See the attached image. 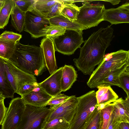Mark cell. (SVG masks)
I'll list each match as a JSON object with an SVG mask.
<instances>
[{
    "instance_id": "2",
    "label": "cell",
    "mask_w": 129,
    "mask_h": 129,
    "mask_svg": "<svg viewBox=\"0 0 129 129\" xmlns=\"http://www.w3.org/2000/svg\"><path fill=\"white\" fill-rule=\"evenodd\" d=\"M9 60L20 69L37 76L46 70L42 49L35 45H25L18 42Z\"/></svg>"
},
{
    "instance_id": "14",
    "label": "cell",
    "mask_w": 129,
    "mask_h": 129,
    "mask_svg": "<svg viewBox=\"0 0 129 129\" xmlns=\"http://www.w3.org/2000/svg\"><path fill=\"white\" fill-rule=\"evenodd\" d=\"M104 21L110 22L111 24L129 22V10L124 9L121 6L117 8L104 10Z\"/></svg>"
},
{
    "instance_id": "4",
    "label": "cell",
    "mask_w": 129,
    "mask_h": 129,
    "mask_svg": "<svg viewBox=\"0 0 129 129\" xmlns=\"http://www.w3.org/2000/svg\"><path fill=\"white\" fill-rule=\"evenodd\" d=\"M78 103L74 117L70 123L69 129H82L87 118L97 107L94 90L78 97Z\"/></svg>"
},
{
    "instance_id": "44",
    "label": "cell",
    "mask_w": 129,
    "mask_h": 129,
    "mask_svg": "<svg viewBox=\"0 0 129 129\" xmlns=\"http://www.w3.org/2000/svg\"><path fill=\"white\" fill-rule=\"evenodd\" d=\"M1 0H0V1H1Z\"/></svg>"
},
{
    "instance_id": "43",
    "label": "cell",
    "mask_w": 129,
    "mask_h": 129,
    "mask_svg": "<svg viewBox=\"0 0 129 129\" xmlns=\"http://www.w3.org/2000/svg\"><path fill=\"white\" fill-rule=\"evenodd\" d=\"M5 0H1L0 1V11L4 4Z\"/></svg>"
},
{
    "instance_id": "30",
    "label": "cell",
    "mask_w": 129,
    "mask_h": 129,
    "mask_svg": "<svg viewBox=\"0 0 129 129\" xmlns=\"http://www.w3.org/2000/svg\"><path fill=\"white\" fill-rule=\"evenodd\" d=\"M66 29L50 24L42 29V33L44 36L54 38L63 35Z\"/></svg>"
},
{
    "instance_id": "21",
    "label": "cell",
    "mask_w": 129,
    "mask_h": 129,
    "mask_svg": "<svg viewBox=\"0 0 129 129\" xmlns=\"http://www.w3.org/2000/svg\"><path fill=\"white\" fill-rule=\"evenodd\" d=\"M128 66L129 62L121 67L112 70L104 78L101 85H115L120 87L119 81V76Z\"/></svg>"
},
{
    "instance_id": "31",
    "label": "cell",
    "mask_w": 129,
    "mask_h": 129,
    "mask_svg": "<svg viewBox=\"0 0 129 129\" xmlns=\"http://www.w3.org/2000/svg\"><path fill=\"white\" fill-rule=\"evenodd\" d=\"M70 96L61 93L52 96L45 105V107L50 106V108H53L55 110L68 99Z\"/></svg>"
},
{
    "instance_id": "34",
    "label": "cell",
    "mask_w": 129,
    "mask_h": 129,
    "mask_svg": "<svg viewBox=\"0 0 129 129\" xmlns=\"http://www.w3.org/2000/svg\"><path fill=\"white\" fill-rule=\"evenodd\" d=\"M36 0H14V4L22 11L26 13L33 9Z\"/></svg>"
},
{
    "instance_id": "18",
    "label": "cell",
    "mask_w": 129,
    "mask_h": 129,
    "mask_svg": "<svg viewBox=\"0 0 129 129\" xmlns=\"http://www.w3.org/2000/svg\"><path fill=\"white\" fill-rule=\"evenodd\" d=\"M5 64V60L0 57V92L2 93L6 98L13 99L15 93L7 78Z\"/></svg>"
},
{
    "instance_id": "19",
    "label": "cell",
    "mask_w": 129,
    "mask_h": 129,
    "mask_svg": "<svg viewBox=\"0 0 129 129\" xmlns=\"http://www.w3.org/2000/svg\"><path fill=\"white\" fill-rule=\"evenodd\" d=\"M123 100L122 98H120L112 103L113 119L119 123L122 122L129 123V113L123 106Z\"/></svg>"
},
{
    "instance_id": "41",
    "label": "cell",
    "mask_w": 129,
    "mask_h": 129,
    "mask_svg": "<svg viewBox=\"0 0 129 129\" xmlns=\"http://www.w3.org/2000/svg\"><path fill=\"white\" fill-rule=\"evenodd\" d=\"M109 2L113 5L117 4L119 3L121 1L120 0L104 1Z\"/></svg>"
},
{
    "instance_id": "11",
    "label": "cell",
    "mask_w": 129,
    "mask_h": 129,
    "mask_svg": "<svg viewBox=\"0 0 129 129\" xmlns=\"http://www.w3.org/2000/svg\"><path fill=\"white\" fill-rule=\"evenodd\" d=\"M40 47L43 51L46 66L50 75L57 69L55 50L51 38L45 37L40 42Z\"/></svg>"
},
{
    "instance_id": "5",
    "label": "cell",
    "mask_w": 129,
    "mask_h": 129,
    "mask_svg": "<svg viewBox=\"0 0 129 129\" xmlns=\"http://www.w3.org/2000/svg\"><path fill=\"white\" fill-rule=\"evenodd\" d=\"M55 109L26 104L21 121L17 129H42L46 118Z\"/></svg>"
},
{
    "instance_id": "29",
    "label": "cell",
    "mask_w": 129,
    "mask_h": 129,
    "mask_svg": "<svg viewBox=\"0 0 129 129\" xmlns=\"http://www.w3.org/2000/svg\"><path fill=\"white\" fill-rule=\"evenodd\" d=\"M70 123L62 118L54 119L44 123L42 129H69Z\"/></svg>"
},
{
    "instance_id": "7",
    "label": "cell",
    "mask_w": 129,
    "mask_h": 129,
    "mask_svg": "<svg viewBox=\"0 0 129 129\" xmlns=\"http://www.w3.org/2000/svg\"><path fill=\"white\" fill-rule=\"evenodd\" d=\"M83 5L79 7V12L75 21L86 29L97 26L104 21V5H93L89 1H83Z\"/></svg>"
},
{
    "instance_id": "3",
    "label": "cell",
    "mask_w": 129,
    "mask_h": 129,
    "mask_svg": "<svg viewBox=\"0 0 129 129\" xmlns=\"http://www.w3.org/2000/svg\"><path fill=\"white\" fill-rule=\"evenodd\" d=\"M129 62V50H120L105 55L98 67L91 75L87 83L91 88L101 85L103 79L112 70Z\"/></svg>"
},
{
    "instance_id": "23",
    "label": "cell",
    "mask_w": 129,
    "mask_h": 129,
    "mask_svg": "<svg viewBox=\"0 0 129 129\" xmlns=\"http://www.w3.org/2000/svg\"><path fill=\"white\" fill-rule=\"evenodd\" d=\"M80 2H81L82 1L68 0L62 10L60 15L72 22H75L79 12V7L74 3Z\"/></svg>"
},
{
    "instance_id": "33",
    "label": "cell",
    "mask_w": 129,
    "mask_h": 129,
    "mask_svg": "<svg viewBox=\"0 0 129 129\" xmlns=\"http://www.w3.org/2000/svg\"><path fill=\"white\" fill-rule=\"evenodd\" d=\"M119 81L120 87L125 91L127 96L129 97V66L120 75Z\"/></svg>"
},
{
    "instance_id": "35",
    "label": "cell",
    "mask_w": 129,
    "mask_h": 129,
    "mask_svg": "<svg viewBox=\"0 0 129 129\" xmlns=\"http://www.w3.org/2000/svg\"><path fill=\"white\" fill-rule=\"evenodd\" d=\"M22 38V35L12 31H5L0 35V39L17 43Z\"/></svg>"
},
{
    "instance_id": "28",
    "label": "cell",
    "mask_w": 129,
    "mask_h": 129,
    "mask_svg": "<svg viewBox=\"0 0 129 129\" xmlns=\"http://www.w3.org/2000/svg\"><path fill=\"white\" fill-rule=\"evenodd\" d=\"M112 103L100 110V119L98 129H107L111 119L113 111Z\"/></svg>"
},
{
    "instance_id": "38",
    "label": "cell",
    "mask_w": 129,
    "mask_h": 129,
    "mask_svg": "<svg viewBox=\"0 0 129 129\" xmlns=\"http://www.w3.org/2000/svg\"><path fill=\"white\" fill-rule=\"evenodd\" d=\"M4 100H3L0 102V125L3 123L8 109L5 106Z\"/></svg>"
},
{
    "instance_id": "10",
    "label": "cell",
    "mask_w": 129,
    "mask_h": 129,
    "mask_svg": "<svg viewBox=\"0 0 129 129\" xmlns=\"http://www.w3.org/2000/svg\"><path fill=\"white\" fill-rule=\"evenodd\" d=\"M78 103V97L74 95L70 96L65 101L47 116L44 123L58 118H62L70 123L76 113Z\"/></svg>"
},
{
    "instance_id": "9",
    "label": "cell",
    "mask_w": 129,
    "mask_h": 129,
    "mask_svg": "<svg viewBox=\"0 0 129 129\" xmlns=\"http://www.w3.org/2000/svg\"><path fill=\"white\" fill-rule=\"evenodd\" d=\"M50 24L49 19L33 8L25 13L23 30L29 33L32 37H43L42 29Z\"/></svg>"
},
{
    "instance_id": "15",
    "label": "cell",
    "mask_w": 129,
    "mask_h": 129,
    "mask_svg": "<svg viewBox=\"0 0 129 129\" xmlns=\"http://www.w3.org/2000/svg\"><path fill=\"white\" fill-rule=\"evenodd\" d=\"M96 88L98 89L95 92L96 106L100 110L118 99V95L110 86L100 85Z\"/></svg>"
},
{
    "instance_id": "37",
    "label": "cell",
    "mask_w": 129,
    "mask_h": 129,
    "mask_svg": "<svg viewBox=\"0 0 129 129\" xmlns=\"http://www.w3.org/2000/svg\"><path fill=\"white\" fill-rule=\"evenodd\" d=\"M5 67L6 76L8 80L15 93H16L17 90V83L15 78L9 70L6 63Z\"/></svg>"
},
{
    "instance_id": "20",
    "label": "cell",
    "mask_w": 129,
    "mask_h": 129,
    "mask_svg": "<svg viewBox=\"0 0 129 129\" xmlns=\"http://www.w3.org/2000/svg\"><path fill=\"white\" fill-rule=\"evenodd\" d=\"M50 24L58 26L66 29L77 30L83 33V31L86 29L76 22H73L61 15L49 19Z\"/></svg>"
},
{
    "instance_id": "12",
    "label": "cell",
    "mask_w": 129,
    "mask_h": 129,
    "mask_svg": "<svg viewBox=\"0 0 129 129\" xmlns=\"http://www.w3.org/2000/svg\"><path fill=\"white\" fill-rule=\"evenodd\" d=\"M63 67H60L38 85L52 96L61 93V80Z\"/></svg>"
},
{
    "instance_id": "13",
    "label": "cell",
    "mask_w": 129,
    "mask_h": 129,
    "mask_svg": "<svg viewBox=\"0 0 129 129\" xmlns=\"http://www.w3.org/2000/svg\"><path fill=\"white\" fill-rule=\"evenodd\" d=\"M52 97L38 85L30 92L21 98L26 104L41 107H45Z\"/></svg>"
},
{
    "instance_id": "36",
    "label": "cell",
    "mask_w": 129,
    "mask_h": 129,
    "mask_svg": "<svg viewBox=\"0 0 129 129\" xmlns=\"http://www.w3.org/2000/svg\"><path fill=\"white\" fill-rule=\"evenodd\" d=\"M38 83L37 82L24 84L18 89L16 93L20 95L22 97L37 87L38 85Z\"/></svg>"
},
{
    "instance_id": "24",
    "label": "cell",
    "mask_w": 129,
    "mask_h": 129,
    "mask_svg": "<svg viewBox=\"0 0 129 129\" xmlns=\"http://www.w3.org/2000/svg\"><path fill=\"white\" fill-rule=\"evenodd\" d=\"M14 5V0H5L0 11V29H4L8 24Z\"/></svg>"
},
{
    "instance_id": "17",
    "label": "cell",
    "mask_w": 129,
    "mask_h": 129,
    "mask_svg": "<svg viewBox=\"0 0 129 129\" xmlns=\"http://www.w3.org/2000/svg\"><path fill=\"white\" fill-rule=\"evenodd\" d=\"M77 71L71 65L66 64L63 67L61 80L62 92L69 90L76 81L77 77Z\"/></svg>"
},
{
    "instance_id": "25",
    "label": "cell",
    "mask_w": 129,
    "mask_h": 129,
    "mask_svg": "<svg viewBox=\"0 0 129 129\" xmlns=\"http://www.w3.org/2000/svg\"><path fill=\"white\" fill-rule=\"evenodd\" d=\"M17 43L0 39V57L9 59L14 52Z\"/></svg>"
},
{
    "instance_id": "6",
    "label": "cell",
    "mask_w": 129,
    "mask_h": 129,
    "mask_svg": "<svg viewBox=\"0 0 129 129\" xmlns=\"http://www.w3.org/2000/svg\"><path fill=\"white\" fill-rule=\"evenodd\" d=\"M83 34L77 30L66 29L63 35L51 38L55 51L67 55L73 54L84 42Z\"/></svg>"
},
{
    "instance_id": "40",
    "label": "cell",
    "mask_w": 129,
    "mask_h": 129,
    "mask_svg": "<svg viewBox=\"0 0 129 129\" xmlns=\"http://www.w3.org/2000/svg\"><path fill=\"white\" fill-rule=\"evenodd\" d=\"M119 129H129V123L127 122L120 123L119 125Z\"/></svg>"
},
{
    "instance_id": "27",
    "label": "cell",
    "mask_w": 129,
    "mask_h": 129,
    "mask_svg": "<svg viewBox=\"0 0 129 129\" xmlns=\"http://www.w3.org/2000/svg\"><path fill=\"white\" fill-rule=\"evenodd\" d=\"M100 109L97 107L86 121L82 129H98L100 119Z\"/></svg>"
},
{
    "instance_id": "26",
    "label": "cell",
    "mask_w": 129,
    "mask_h": 129,
    "mask_svg": "<svg viewBox=\"0 0 129 129\" xmlns=\"http://www.w3.org/2000/svg\"><path fill=\"white\" fill-rule=\"evenodd\" d=\"M58 0H36L32 8L42 16L47 18L51 7Z\"/></svg>"
},
{
    "instance_id": "39",
    "label": "cell",
    "mask_w": 129,
    "mask_h": 129,
    "mask_svg": "<svg viewBox=\"0 0 129 129\" xmlns=\"http://www.w3.org/2000/svg\"><path fill=\"white\" fill-rule=\"evenodd\" d=\"M119 124L113 119L112 113L110 121L107 129H119Z\"/></svg>"
},
{
    "instance_id": "8",
    "label": "cell",
    "mask_w": 129,
    "mask_h": 129,
    "mask_svg": "<svg viewBox=\"0 0 129 129\" xmlns=\"http://www.w3.org/2000/svg\"><path fill=\"white\" fill-rule=\"evenodd\" d=\"M26 104L21 97L12 99L9 104L1 129H17L22 119Z\"/></svg>"
},
{
    "instance_id": "22",
    "label": "cell",
    "mask_w": 129,
    "mask_h": 129,
    "mask_svg": "<svg viewBox=\"0 0 129 129\" xmlns=\"http://www.w3.org/2000/svg\"><path fill=\"white\" fill-rule=\"evenodd\" d=\"M25 13L21 10L14 4L11 14V22L16 30L19 33H21L23 30Z\"/></svg>"
},
{
    "instance_id": "32",
    "label": "cell",
    "mask_w": 129,
    "mask_h": 129,
    "mask_svg": "<svg viewBox=\"0 0 129 129\" xmlns=\"http://www.w3.org/2000/svg\"><path fill=\"white\" fill-rule=\"evenodd\" d=\"M67 1L66 0H58L51 7L47 14V18L49 19L60 15L61 10Z\"/></svg>"
},
{
    "instance_id": "16",
    "label": "cell",
    "mask_w": 129,
    "mask_h": 129,
    "mask_svg": "<svg viewBox=\"0 0 129 129\" xmlns=\"http://www.w3.org/2000/svg\"><path fill=\"white\" fill-rule=\"evenodd\" d=\"M4 59L15 78L17 84V91L21 86L24 84L37 82L34 76L27 73L20 69L9 60Z\"/></svg>"
},
{
    "instance_id": "1",
    "label": "cell",
    "mask_w": 129,
    "mask_h": 129,
    "mask_svg": "<svg viewBox=\"0 0 129 129\" xmlns=\"http://www.w3.org/2000/svg\"><path fill=\"white\" fill-rule=\"evenodd\" d=\"M114 37L111 25L101 27L92 34L80 48L79 58L73 60L78 70L84 75H91L95 67L103 60L106 50Z\"/></svg>"
},
{
    "instance_id": "42",
    "label": "cell",
    "mask_w": 129,
    "mask_h": 129,
    "mask_svg": "<svg viewBox=\"0 0 129 129\" xmlns=\"http://www.w3.org/2000/svg\"><path fill=\"white\" fill-rule=\"evenodd\" d=\"M5 98L2 93L0 92V102L3 100H5Z\"/></svg>"
}]
</instances>
